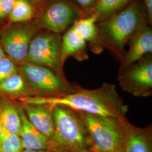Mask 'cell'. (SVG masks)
<instances>
[{"label": "cell", "instance_id": "1", "mask_svg": "<svg viewBox=\"0 0 152 152\" xmlns=\"http://www.w3.org/2000/svg\"><path fill=\"white\" fill-rule=\"evenodd\" d=\"M23 104L46 105L53 107L63 105L75 110L88 114L117 119L126 118L129 107L117 92L114 85L103 83L95 89L79 86L76 92L58 98L36 96L19 98Z\"/></svg>", "mask_w": 152, "mask_h": 152}, {"label": "cell", "instance_id": "2", "mask_svg": "<svg viewBox=\"0 0 152 152\" xmlns=\"http://www.w3.org/2000/svg\"><path fill=\"white\" fill-rule=\"evenodd\" d=\"M54 130L49 139L48 151L85 152L91 149L87 127L77 111L63 105L53 107Z\"/></svg>", "mask_w": 152, "mask_h": 152}, {"label": "cell", "instance_id": "3", "mask_svg": "<svg viewBox=\"0 0 152 152\" xmlns=\"http://www.w3.org/2000/svg\"><path fill=\"white\" fill-rule=\"evenodd\" d=\"M145 14L137 1L131 2L122 10L96 25L99 34L109 45L121 53L126 44L145 24Z\"/></svg>", "mask_w": 152, "mask_h": 152}, {"label": "cell", "instance_id": "4", "mask_svg": "<svg viewBox=\"0 0 152 152\" xmlns=\"http://www.w3.org/2000/svg\"><path fill=\"white\" fill-rule=\"evenodd\" d=\"M20 72L32 96L61 97L76 92L79 87L68 81L65 76L43 66L25 63Z\"/></svg>", "mask_w": 152, "mask_h": 152}, {"label": "cell", "instance_id": "5", "mask_svg": "<svg viewBox=\"0 0 152 152\" xmlns=\"http://www.w3.org/2000/svg\"><path fill=\"white\" fill-rule=\"evenodd\" d=\"M87 127L91 152H124L122 119L78 112Z\"/></svg>", "mask_w": 152, "mask_h": 152}, {"label": "cell", "instance_id": "6", "mask_svg": "<svg viewBox=\"0 0 152 152\" xmlns=\"http://www.w3.org/2000/svg\"><path fill=\"white\" fill-rule=\"evenodd\" d=\"M61 37L60 34L54 33H41L33 37L26 63L43 66L65 76L60 63Z\"/></svg>", "mask_w": 152, "mask_h": 152}, {"label": "cell", "instance_id": "7", "mask_svg": "<svg viewBox=\"0 0 152 152\" xmlns=\"http://www.w3.org/2000/svg\"><path fill=\"white\" fill-rule=\"evenodd\" d=\"M121 88L137 98L152 95V59L148 55L139 61L120 71L117 77Z\"/></svg>", "mask_w": 152, "mask_h": 152}, {"label": "cell", "instance_id": "8", "mask_svg": "<svg viewBox=\"0 0 152 152\" xmlns=\"http://www.w3.org/2000/svg\"><path fill=\"white\" fill-rule=\"evenodd\" d=\"M35 31L33 26L23 25L8 28L2 32V47L9 59L15 63H26L29 46Z\"/></svg>", "mask_w": 152, "mask_h": 152}, {"label": "cell", "instance_id": "9", "mask_svg": "<svg viewBox=\"0 0 152 152\" xmlns=\"http://www.w3.org/2000/svg\"><path fill=\"white\" fill-rule=\"evenodd\" d=\"M75 9L64 1H59L50 6L41 15L39 24L51 31L60 34L64 32L77 17Z\"/></svg>", "mask_w": 152, "mask_h": 152}, {"label": "cell", "instance_id": "10", "mask_svg": "<svg viewBox=\"0 0 152 152\" xmlns=\"http://www.w3.org/2000/svg\"><path fill=\"white\" fill-rule=\"evenodd\" d=\"M124 152H152V127H139L122 120Z\"/></svg>", "mask_w": 152, "mask_h": 152}, {"label": "cell", "instance_id": "11", "mask_svg": "<svg viewBox=\"0 0 152 152\" xmlns=\"http://www.w3.org/2000/svg\"><path fill=\"white\" fill-rule=\"evenodd\" d=\"M152 53V29L145 24L129 41V49L122 59L119 72L124 70Z\"/></svg>", "mask_w": 152, "mask_h": 152}, {"label": "cell", "instance_id": "12", "mask_svg": "<svg viewBox=\"0 0 152 152\" xmlns=\"http://www.w3.org/2000/svg\"><path fill=\"white\" fill-rule=\"evenodd\" d=\"M28 119L41 133L49 139L54 130L53 107L46 105L23 104L22 107Z\"/></svg>", "mask_w": 152, "mask_h": 152}, {"label": "cell", "instance_id": "13", "mask_svg": "<svg viewBox=\"0 0 152 152\" xmlns=\"http://www.w3.org/2000/svg\"><path fill=\"white\" fill-rule=\"evenodd\" d=\"M98 19V14H93L86 18L76 20L72 27L87 44L88 43L91 50L96 54L102 53L104 47L103 41L96 26Z\"/></svg>", "mask_w": 152, "mask_h": 152}, {"label": "cell", "instance_id": "14", "mask_svg": "<svg viewBox=\"0 0 152 152\" xmlns=\"http://www.w3.org/2000/svg\"><path fill=\"white\" fill-rule=\"evenodd\" d=\"M71 56L80 61L88 58L87 42L72 27L61 37L60 63L63 66Z\"/></svg>", "mask_w": 152, "mask_h": 152}, {"label": "cell", "instance_id": "15", "mask_svg": "<svg viewBox=\"0 0 152 152\" xmlns=\"http://www.w3.org/2000/svg\"><path fill=\"white\" fill-rule=\"evenodd\" d=\"M22 122L20 137L24 149L48 151L49 138L38 131L28 119L22 107H18Z\"/></svg>", "mask_w": 152, "mask_h": 152}, {"label": "cell", "instance_id": "16", "mask_svg": "<svg viewBox=\"0 0 152 152\" xmlns=\"http://www.w3.org/2000/svg\"><path fill=\"white\" fill-rule=\"evenodd\" d=\"M0 122L6 130L20 135L22 122L18 107L8 100H0Z\"/></svg>", "mask_w": 152, "mask_h": 152}, {"label": "cell", "instance_id": "17", "mask_svg": "<svg viewBox=\"0 0 152 152\" xmlns=\"http://www.w3.org/2000/svg\"><path fill=\"white\" fill-rule=\"evenodd\" d=\"M132 0H99L92 7V14H97L101 21L122 10Z\"/></svg>", "mask_w": 152, "mask_h": 152}, {"label": "cell", "instance_id": "18", "mask_svg": "<svg viewBox=\"0 0 152 152\" xmlns=\"http://www.w3.org/2000/svg\"><path fill=\"white\" fill-rule=\"evenodd\" d=\"M0 91L22 97L32 96L21 74L18 73L0 83Z\"/></svg>", "mask_w": 152, "mask_h": 152}, {"label": "cell", "instance_id": "19", "mask_svg": "<svg viewBox=\"0 0 152 152\" xmlns=\"http://www.w3.org/2000/svg\"><path fill=\"white\" fill-rule=\"evenodd\" d=\"M34 15V7L28 0H15L9 16L11 22L22 23L30 20Z\"/></svg>", "mask_w": 152, "mask_h": 152}, {"label": "cell", "instance_id": "20", "mask_svg": "<svg viewBox=\"0 0 152 152\" xmlns=\"http://www.w3.org/2000/svg\"><path fill=\"white\" fill-rule=\"evenodd\" d=\"M24 149L20 136L2 127L0 136L1 152H22Z\"/></svg>", "mask_w": 152, "mask_h": 152}, {"label": "cell", "instance_id": "21", "mask_svg": "<svg viewBox=\"0 0 152 152\" xmlns=\"http://www.w3.org/2000/svg\"><path fill=\"white\" fill-rule=\"evenodd\" d=\"M16 73L18 69L12 60L6 56L0 60V83Z\"/></svg>", "mask_w": 152, "mask_h": 152}, {"label": "cell", "instance_id": "22", "mask_svg": "<svg viewBox=\"0 0 152 152\" xmlns=\"http://www.w3.org/2000/svg\"><path fill=\"white\" fill-rule=\"evenodd\" d=\"M15 0H0V19L9 16Z\"/></svg>", "mask_w": 152, "mask_h": 152}, {"label": "cell", "instance_id": "23", "mask_svg": "<svg viewBox=\"0 0 152 152\" xmlns=\"http://www.w3.org/2000/svg\"><path fill=\"white\" fill-rule=\"evenodd\" d=\"M78 5L84 9L92 8L99 0H75Z\"/></svg>", "mask_w": 152, "mask_h": 152}, {"label": "cell", "instance_id": "24", "mask_svg": "<svg viewBox=\"0 0 152 152\" xmlns=\"http://www.w3.org/2000/svg\"><path fill=\"white\" fill-rule=\"evenodd\" d=\"M145 6L146 9L147 16L149 22L152 23V0H144Z\"/></svg>", "mask_w": 152, "mask_h": 152}, {"label": "cell", "instance_id": "25", "mask_svg": "<svg viewBox=\"0 0 152 152\" xmlns=\"http://www.w3.org/2000/svg\"><path fill=\"white\" fill-rule=\"evenodd\" d=\"M22 152H53L50 151H36V150H32V149H24Z\"/></svg>", "mask_w": 152, "mask_h": 152}, {"label": "cell", "instance_id": "26", "mask_svg": "<svg viewBox=\"0 0 152 152\" xmlns=\"http://www.w3.org/2000/svg\"><path fill=\"white\" fill-rule=\"evenodd\" d=\"M2 126L0 122V136H1V132H2Z\"/></svg>", "mask_w": 152, "mask_h": 152}, {"label": "cell", "instance_id": "27", "mask_svg": "<svg viewBox=\"0 0 152 152\" xmlns=\"http://www.w3.org/2000/svg\"><path fill=\"white\" fill-rule=\"evenodd\" d=\"M90 152V151H87V152Z\"/></svg>", "mask_w": 152, "mask_h": 152}, {"label": "cell", "instance_id": "28", "mask_svg": "<svg viewBox=\"0 0 152 152\" xmlns=\"http://www.w3.org/2000/svg\"><path fill=\"white\" fill-rule=\"evenodd\" d=\"M0 152H1V150H0Z\"/></svg>", "mask_w": 152, "mask_h": 152}]
</instances>
